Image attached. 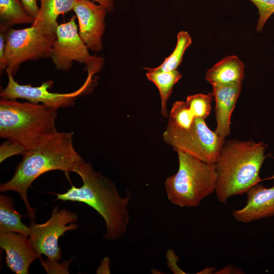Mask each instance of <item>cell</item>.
<instances>
[{"instance_id":"6da1fadb","label":"cell","mask_w":274,"mask_h":274,"mask_svg":"<svg viewBox=\"0 0 274 274\" xmlns=\"http://www.w3.org/2000/svg\"><path fill=\"white\" fill-rule=\"evenodd\" d=\"M75 173L81 177L83 185L79 188L72 186L64 193L55 194L57 199L88 205L105 220L106 233L104 238L111 241L120 239L126 232L129 222L131 194L121 197L115 184L83 158Z\"/></svg>"},{"instance_id":"7a4b0ae2","label":"cell","mask_w":274,"mask_h":274,"mask_svg":"<svg viewBox=\"0 0 274 274\" xmlns=\"http://www.w3.org/2000/svg\"><path fill=\"white\" fill-rule=\"evenodd\" d=\"M73 136V132H57L37 147L25 150L12 178L0 185L1 192L14 191L19 193L33 221L35 210L28 201V189L37 178L46 172H75L82 158L74 147Z\"/></svg>"},{"instance_id":"3957f363","label":"cell","mask_w":274,"mask_h":274,"mask_svg":"<svg viewBox=\"0 0 274 274\" xmlns=\"http://www.w3.org/2000/svg\"><path fill=\"white\" fill-rule=\"evenodd\" d=\"M267 145L252 140H228L215 162L217 180L215 194L226 204L232 196L242 195L261 181L260 168L267 155Z\"/></svg>"},{"instance_id":"277c9868","label":"cell","mask_w":274,"mask_h":274,"mask_svg":"<svg viewBox=\"0 0 274 274\" xmlns=\"http://www.w3.org/2000/svg\"><path fill=\"white\" fill-rule=\"evenodd\" d=\"M57 110L42 104L0 100V136L25 151L57 133Z\"/></svg>"},{"instance_id":"5b68a950","label":"cell","mask_w":274,"mask_h":274,"mask_svg":"<svg viewBox=\"0 0 274 274\" xmlns=\"http://www.w3.org/2000/svg\"><path fill=\"white\" fill-rule=\"evenodd\" d=\"M177 173L164 182L168 199L181 208L197 207L215 191L217 174L215 163L202 161L181 151Z\"/></svg>"},{"instance_id":"8992f818","label":"cell","mask_w":274,"mask_h":274,"mask_svg":"<svg viewBox=\"0 0 274 274\" xmlns=\"http://www.w3.org/2000/svg\"><path fill=\"white\" fill-rule=\"evenodd\" d=\"M163 140L176 151H183L208 163L216 162L225 142L211 130L201 117H196L188 129L168 121Z\"/></svg>"},{"instance_id":"52a82bcc","label":"cell","mask_w":274,"mask_h":274,"mask_svg":"<svg viewBox=\"0 0 274 274\" xmlns=\"http://www.w3.org/2000/svg\"><path fill=\"white\" fill-rule=\"evenodd\" d=\"M55 40L32 24L22 29L11 28L7 33L5 46V68L7 74L15 75L20 66L26 61L50 57Z\"/></svg>"},{"instance_id":"ba28073f","label":"cell","mask_w":274,"mask_h":274,"mask_svg":"<svg viewBox=\"0 0 274 274\" xmlns=\"http://www.w3.org/2000/svg\"><path fill=\"white\" fill-rule=\"evenodd\" d=\"M76 17L58 25L50 57L58 70L68 71L76 61L86 64L87 72L96 73L102 68L104 58L90 54L79 36Z\"/></svg>"},{"instance_id":"9c48e42d","label":"cell","mask_w":274,"mask_h":274,"mask_svg":"<svg viewBox=\"0 0 274 274\" xmlns=\"http://www.w3.org/2000/svg\"><path fill=\"white\" fill-rule=\"evenodd\" d=\"M78 215L56 206L50 217L46 222L37 224L32 221L30 224L29 240L40 256L45 255L52 262H57L61 259V251L58 246L60 236L67 231L76 230Z\"/></svg>"},{"instance_id":"30bf717a","label":"cell","mask_w":274,"mask_h":274,"mask_svg":"<svg viewBox=\"0 0 274 274\" xmlns=\"http://www.w3.org/2000/svg\"><path fill=\"white\" fill-rule=\"evenodd\" d=\"M8 83L0 92L2 98L23 99L36 104H42L58 110L73 106L75 100L85 94L91 88L92 77L94 74L88 73L83 84L77 90L65 93L52 92L48 91L53 85L51 80L43 82L39 86H32L30 84L21 85L17 82L13 76L8 73Z\"/></svg>"},{"instance_id":"8fae6325","label":"cell","mask_w":274,"mask_h":274,"mask_svg":"<svg viewBox=\"0 0 274 274\" xmlns=\"http://www.w3.org/2000/svg\"><path fill=\"white\" fill-rule=\"evenodd\" d=\"M73 11L78 19L79 36L87 48L101 51L107 12L105 8L90 0H76Z\"/></svg>"},{"instance_id":"7c38bea8","label":"cell","mask_w":274,"mask_h":274,"mask_svg":"<svg viewBox=\"0 0 274 274\" xmlns=\"http://www.w3.org/2000/svg\"><path fill=\"white\" fill-rule=\"evenodd\" d=\"M0 246L6 254L7 267L17 274H27L31 263L40 256L27 236L10 232L0 234Z\"/></svg>"},{"instance_id":"4fadbf2b","label":"cell","mask_w":274,"mask_h":274,"mask_svg":"<svg viewBox=\"0 0 274 274\" xmlns=\"http://www.w3.org/2000/svg\"><path fill=\"white\" fill-rule=\"evenodd\" d=\"M246 193L247 200L245 206L232 212V216L236 221L249 223L274 216V184L267 188L258 183Z\"/></svg>"},{"instance_id":"5bb4252c","label":"cell","mask_w":274,"mask_h":274,"mask_svg":"<svg viewBox=\"0 0 274 274\" xmlns=\"http://www.w3.org/2000/svg\"><path fill=\"white\" fill-rule=\"evenodd\" d=\"M215 98L217 127L215 132L222 139L230 133V118L236 100L242 89V84L213 86Z\"/></svg>"},{"instance_id":"9a60e30c","label":"cell","mask_w":274,"mask_h":274,"mask_svg":"<svg viewBox=\"0 0 274 274\" xmlns=\"http://www.w3.org/2000/svg\"><path fill=\"white\" fill-rule=\"evenodd\" d=\"M244 65L236 56H228L216 63L206 74V79L213 86L242 84Z\"/></svg>"},{"instance_id":"2e32d148","label":"cell","mask_w":274,"mask_h":274,"mask_svg":"<svg viewBox=\"0 0 274 274\" xmlns=\"http://www.w3.org/2000/svg\"><path fill=\"white\" fill-rule=\"evenodd\" d=\"M76 0H40L38 14L32 24L55 39L58 16L73 11Z\"/></svg>"},{"instance_id":"e0dca14e","label":"cell","mask_w":274,"mask_h":274,"mask_svg":"<svg viewBox=\"0 0 274 274\" xmlns=\"http://www.w3.org/2000/svg\"><path fill=\"white\" fill-rule=\"evenodd\" d=\"M21 216L15 210L12 198L0 195V234L13 232L29 236L30 228L22 222Z\"/></svg>"},{"instance_id":"ac0fdd59","label":"cell","mask_w":274,"mask_h":274,"mask_svg":"<svg viewBox=\"0 0 274 274\" xmlns=\"http://www.w3.org/2000/svg\"><path fill=\"white\" fill-rule=\"evenodd\" d=\"M35 19L20 0H0V31L8 32L16 24H32Z\"/></svg>"},{"instance_id":"d6986e66","label":"cell","mask_w":274,"mask_h":274,"mask_svg":"<svg viewBox=\"0 0 274 274\" xmlns=\"http://www.w3.org/2000/svg\"><path fill=\"white\" fill-rule=\"evenodd\" d=\"M148 72L146 76L158 88L161 98V113L164 117H167V101L169 97L175 84L182 77L181 74L177 70L164 72L150 70L144 67Z\"/></svg>"},{"instance_id":"ffe728a7","label":"cell","mask_w":274,"mask_h":274,"mask_svg":"<svg viewBox=\"0 0 274 274\" xmlns=\"http://www.w3.org/2000/svg\"><path fill=\"white\" fill-rule=\"evenodd\" d=\"M191 43L192 40L189 33L186 31H180L177 35L176 46L172 53L165 58L160 65L149 68L154 71L164 72L177 70L182 61L185 50Z\"/></svg>"},{"instance_id":"44dd1931","label":"cell","mask_w":274,"mask_h":274,"mask_svg":"<svg viewBox=\"0 0 274 274\" xmlns=\"http://www.w3.org/2000/svg\"><path fill=\"white\" fill-rule=\"evenodd\" d=\"M213 97V92L207 94H197L188 96L185 101L195 118L205 119L210 113Z\"/></svg>"},{"instance_id":"7402d4cb","label":"cell","mask_w":274,"mask_h":274,"mask_svg":"<svg viewBox=\"0 0 274 274\" xmlns=\"http://www.w3.org/2000/svg\"><path fill=\"white\" fill-rule=\"evenodd\" d=\"M169 117V122L184 129L189 128L195 118L184 101H177L173 104Z\"/></svg>"},{"instance_id":"603a6c76","label":"cell","mask_w":274,"mask_h":274,"mask_svg":"<svg viewBox=\"0 0 274 274\" xmlns=\"http://www.w3.org/2000/svg\"><path fill=\"white\" fill-rule=\"evenodd\" d=\"M257 8L259 19L257 25V31H261L269 17L274 13V0H250Z\"/></svg>"},{"instance_id":"cb8c5ba5","label":"cell","mask_w":274,"mask_h":274,"mask_svg":"<svg viewBox=\"0 0 274 274\" xmlns=\"http://www.w3.org/2000/svg\"><path fill=\"white\" fill-rule=\"evenodd\" d=\"M24 152L25 150L21 146L7 141V142L2 144L1 146V162L13 155H22Z\"/></svg>"},{"instance_id":"d4e9b609","label":"cell","mask_w":274,"mask_h":274,"mask_svg":"<svg viewBox=\"0 0 274 274\" xmlns=\"http://www.w3.org/2000/svg\"><path fill=\"white\" fill-rule=\"evenodd\" d=\"M72 259L64 261L59 263V262H52L48 259L45 261H42V265L48 273H69L68 265Z\"/></svg>"},{"instance_id":"484cf974","label":"cell","mask_w":274,"mask_h":274,"mask_svg":"<svg viewBox=\"0 0 274 274\" xmlns=\"http://www.w3.org/2000/svg\"><path fill=\"white\" fill-rule=\"evenodd\" d=\"M20 1L28 14L35 19L39 11V7L37 4V0Z\"/></svg>"},{"instance_id":"4316f807","label":"cell","mask_w":274,"mask_h":274,"mask_svg":"<svg viewBox=\"0 0 274 274\" xmlns=\"http://www.w3.org/2000/svg\"><path fill=\"white\" fill-rule=\"evenodd\" d=\"M7 32L0 31V71L1 74L5 68V46Z\"/></svg>"},{"instance_id":"83f0119b","label":"cell","mask_w":274,"mask_h":274,"mask_svg":"<svg viewBox=\"0 0 274 274\" xmlns=\"http://www.w3.org/2000/svg\"><path fill=\"white\" fill-rule=\"evenodd\" d=\"M102 6L105 8L107 12L113 11L115 7L113 0H90Z\"/></svg>"},{"instance_id":"f1b7e54d","label":"cell","mask_w":274,"mask_h":274,"mask_svg":"<svg viewBox=\"0 0 274 274\" xmlns=\"http://www.w3.org/2000/svg\"><path fill=\"white\" fill-rule=\"evenodd\" d=\"M109 262L110 259L108 257H105L102 261L100 265L96 270V273H110V270L109 268Z\"/></svg>"},{"instance_id":"f546056e","label":"cell","mask_w":274,"mask_h":274,"mask_svg":"<svg viewBox=\"0 0 274 274\" xmlns=\"http://www.w3.org/2000/svg\"><path fill=\"white\" fill-rule=\"evenodd\" d=\"M215 273H242L243 270L238 268H235L232 265H227L220 269Z\"/></svg>"},{"instance_id":"4dcf8cb0","label":"cell","mask_w":274,"mask_h":274,"mask_svg":"<svg viewBox=\"0 0 274 274\" xmlns=\"http://www.w3.org/2000/svg\"><path fill=\"white\" fill-rule=\"evenodd\" d=\"M215 268L214 267H208L205 268L203 270L200 271L199 273H212Z\"/></svg>"},{"instance_id":"1f68e13d","label":"cell","mask_w":274,"mask_h":274,"mask_svg":"<svg viewBox=\"0 0 274 274\" xmlns=\"http://www.w3.org/2000/svg\"><path fill=\"white\" fill-rule=\"evenodd\" d=\"M269 179H274V174L271 177H270Z\"/></svg>"}]
</instances>
